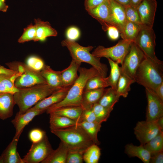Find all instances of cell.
<instances>
[{
  "label": "cell",
  "mask_w": 163,
  "mask_h": 163,
  "mask_svg": "<svg viewBox=\"0 0 163 163\" xmlns=\"http://www.w3.org/2000/svg\"><path fill=\"white\" fill-rule=\"evenodd\" d=\"M109 2L110 24L116 27L120 33L127 21L124 7L113 0H109Z\"/></svg>",
  "instance_id": "cell-14"
},
{
  "label": "cell",
  "mask_w": 163,
  "mask_h": 163,
  "mask_svg": "<svg viewBox=\"0 0 163 163\" xmlns=\"http://www.w3.org/2000/svg\"><path fill=\"white\" fill-rule=\"evenodd\" d=\"M20 75L17 72L12 75H4L0 76V93H9L14 94L18 90L15 85L14 82Z\"/></svg>",
  "instance_id": "cell-28"
},
{
  "label": "cell",
  "mask_w": 163,
  "mask_h": 163,
  "mask_svg": "<svg viewBox=\"0 0 163 163\" xmlns=\"http://www.w3.org/2000/svg\"><path fill=\"white\" fill-rule=\"evenodd\" d=\"M19 137L14 136L11 142L0 156V163H23L17 149Z\"/></svg>",
  "instance_id": "cell-18"
},
{
  "label": "cell",
  "mask_w": 163,
  "mask_h": 163,
  "mask_svg": "<svg viewBox=\"0 0 163 163\" xmlns=\"http://www.w3.org/2000/svg\"><path fill=\"white\" fill-rule=\"evenodd\" d=\"M141 25L127 21L120 33L122 39L134 42L141 28Z\"/></svg>",
  "instance_id": "cell-30"
},
{
  "label": "cell",
  "mask_w": 163,
  "mask_h": 163,
  "mask_svg": "<svg viewBox=\"0 0 163 163\" xmlns=\"http://www.w3.org/2000/svg\"><path fill=\"white\" fill-rule=\"evenodd\" d=\"M50 130L63 129L78 124L77 121L65 117L55 114L52 113L50 114Z\"/></svg>",
  "instance_id": "cell-25"
},
{
  "label": "cell",
  "mask_w": 163,
  "mask_h": 163,
  "mask_svg": "<svg viewBox=\"0 0 163 163\" xmlns=\"http://www.w3.org/2000/svg\"><path fill=\"white\" fill-rule=\"evenodd\" d=\"M78 72L79 75L65 98L60 102L48 108L46 110L47 114L53 110L62 107L81 106L82 95L87 81L92 77L100 75L93 67L88 69L80 67Z\"/></svg>",
  "instance_id": "cell-1"
},
{
  "label": "cell",
  "mask_w": 163,
  "mask_h": 163,
  "mask_svg": "<svg viewBox=\"0 0 163 163\" xmlns=\"http://www.w3.org/2000/svg\"><path fill=\"white\" fill-rule=\"evenodd\" d=\"M82 122H98L92 107L83 109L79 123Z\"/></svg>",
  "instance_id": "cell-41"
},
{
  "label": "cell",
  "mask_w": 163,
  "mask_h": 163,
  "mask_svg": "<svg viewBox=\"0 0 163 163\" xmlns=\"http://www.w3.org/2000/svg\"><path fill=\"white\" fill-rule=\"evenodd\" d=\"M110 66V70L109 75L107 77L110 86L116 91L118 82L120 75L121 67L118 64L110 58H107Z\"/></svg>",
  "instance_id": "cell-34"
},
{
  "label": "cell",
  "mask_w": 163,
  "mask_h": 163,
  "mask_svg": "<svg viewBox=\"0 0 163 163\" xmlns=\"http://www.w3.org/2000/svg\"><path fill=\"white\" fill-rule=\"evenodd\" d=\"M45 111L42 110L28 109L25 113L22 114L18 112L11 123L15 129V136L20 137L25 127L27 126L34 118Z\"/></svg>",
  "instance_id": "cell-16"
},
{
  "label": "cell",
  "mask_w": 163,
  "mask_h": 163,
  "mask_svg": "<svg viewBox=\"0 0 163 163\" xmlns=\"http://www.w3.org/2000/svg\"><path fill=\"white\" fill-rule=\"evenodd\" d=\"M162 66L145 56L136 71L135 82L155 91L163 82Z\"/></svg>",
  "instance_id": "cell-4"
},
{
  "label": "cell",
  "mask_w": 163,
  "mask_h": 163,
  "mask_svg": "<svg viewBox=\"0 0 163 163\" xmlns=\"http://www.w3.org/2000/svg\"><path fill=\"white\" fill-rule=\"evenodd\" d=\"M135 80L123 72L121 69L120 75L118 82L116 92L119 97H126L131 90V84Z\"/></svg>",
  "instance_id": "cell-29"
},
{
  "label": "cell",
  "mask_w": 163,
  "mask_h": 163,
  "mask_svg": "<svg viewBox=\"0 0 163 163\" xmlns=\"http://www.w3.org/2000/svg\"><path fill=\"white\" fill-rule=\"evenodd\" d=\"M81 63L73 59L69 66L61 71V75L63 87H71L78 77L77 72Z\"/></svg>",
  "instance_id": "cell-20"
},
{
  "label": "cell",
  "mask_w": 163,
  "mask_h": 163,
  "mask_svg": "<svg viewBox=\"0 0 163 163\" xmlns=\"http://www.w3.org/2000/svg\"><path fill=\"white\" fill-rule=\"evenodd\" d=\"M147 101L146 120L154 121L163 116V101L153 90L145 88Z\"/></svg>",
  "instance_id": "cell-12"
},
{
  "label": "cell",
  "mask_w": 163,
  "mask_h": 163,
  "mask_svg": "<svg viewBox=\"0 0 163 163\" xmlns=\"http://www.w3.org/2000/svg\"><path fill=\"white\" fill-rule=\"evenodd\" d=\"M15 104L13 94L0 93V119L5 120L11 117Z\"/></svg>",
  "instance_id": "cell-19"
},
{
  "label": "cell",
  "mask_w": 163,
  "mask_h": 163,
  "mask_svg": "<svg viewBox=\"0 0 163 163\" xmlns=\"http://www.w3.org/2000/svg\"><path fill=\"white\" fill-rule=\"evenodd\" d=\"M67 39L72 41H75L80 36L79 29L75 26H72L68 28L66 32Z\"/></svg>",
  "instance_id": "cell-44"
},
{
  "label": "cell",
  "mask_w": 163,
  "mask_h": 163,
  "mask_svg": "<svg viewBox=\"0 0 163 163\" xmlns=\"http://www.w3.org/2000/svg\"><path fill=\"white\" fill-rule=\"evenodd\" d=\"M83 153L77 151L69 150L66 163H82Z\"/></svg>",
  "instance_id": "cell-42"
},
{
  "label": "cell",
  "mask_w": 163,
  "mask_h": 163,
  "mask_svg": "<svg viewBox=\"0 0 163 163\" xmlns=\"http://www.w3.org/2000/svg\"><path fill=\"white\" fill-rule=\"evenodd\" d=\"M157 123L162 131H163V116L162 117L156 120Z\"/></svg>",
  "instance_id": "cell-53"
},
{
  "label": "cell",
  "mask_w": 163,
  "mask_h": 163,
  "mask_svg": "<svg viewBox=\"0 0 163 163\" xmlns=\"http://www.w3.org/2000/svg\"><path fill=\"white\" fill-rule=\"evenodd\" d=\"M109 0H85L84 5L85 10L94 8L102 3Z\"/></svg>",
  "instance_id": "cell-46"
},
{
  "label": "cell",
  "mask_w": 163,
  "mask_h": 163,
  "mask_svg": "<svg viewBox=\"0 0 163 163\" xmlns=\"http://www.w3.org/2000/svg\"><path fill=\"white\" fill-rule=\"evenodd\" d=\"M53 150L46 134L40 141L32 143L29 151L22 158L23 163H41Z\"/></svg>",
  "instance_id": "cell-10"
},
{
  "label": "cell",
  "mask_w": 163,
  "mask_h": 163,
  "mask_svg": "<svg viewBox=\"0 0 163 163\" xmlns=\"http://www.w3.org/2000/svg\"><path fill=\"white\" fill-rule=\"evenodd\" d=\"M105 88L94 89L84 91L81 106L83 109L91 108L98 102L106 91Z\"/></svg>",
  "instance_id": "cell-23"
},
{
  "label": "cell",
  "mask_w": 163,
  "mask_h": 163,
  "mask_svg": "<svg viewBox=\"0 0 163 163\" xmlns=\"http://www.w3.org/2000/svg\"><path fill=\"white\" fill-rule=\"evenodd\" d=\"M36 34V25L31 24L24 29L23 34L18 39V42L19 43H22L34 40L35 38Z\"/></svg>",
  "instance_id": "cell-38"
},
{
  "label": "cell",
  "mask_w": 163,
  "mask_h": 163,
  "mask_svg": "<svg viewBox=\"0 0 163 163\" xmlns=\"http://www.w3.org/2000/svg\"><path fill=\"white\" fill-rule=\"evenodd\" d=\"M110 86L107 77H103L100 75L89 78L86 84L84 91L105 88Z\"/></svg>",
  "instance_id": "cell-33"
},
{
  "label": "cell",
  "mask_w": 163,
  "mask_h": 163,
  "mask_svg": "<svg viewBox=\"0 0 163 163\" xmlns=\"http://www.w3.org/2000/svg\"><path fill=\"white\" fill-rule=\"evenodd\" d=\"M105 31H107L109 38L111 40H115L119 37L120 32L115 26L109 24L107 27Z\"/></svg>",
  "instance_id": "cell-45"
},
{
  "label": "cell",
  "mask_w": 163,
  "mask_h": 163,
  "mask_svg": "<svg viewBox=\"0 0 163 163\" xmlns=\"http://www.w3.org/2000/svg\"><path fill=\"white\" fill-rule=\"evenodd\" d=\"M46 135V132L40 129L35 128L30 131L29 137L33 143H35L41 141Z\"/></svg>",
  "instance_id": "cell-43"
},
{
  "label": "cell",
  "mask_w": 163,
  "mask_h": 163,
  "mask_svg": "<svg viewBox=\"0 0 163 163\" xmlns=\"http://www.w3.org/2000/svg\"><path fill=\"white\" fill-rule=\"evenodd\" d=\"M8 7V5L5 3V0H0V11L6 12Z\"/></svg>",
  "instance_id": "cell-50"
},
{
  "label": "cell",
  "mask_w": 163,
  "mask_h": 163,
  "mask_svg": "<svg viewBox=\"0 0 163 163\" xmlns=\"http://www.w3.org/2000/svg\"><path fill=\"white\" fill-rule=\"evenodd\" d=\"M36 28V34L34 41H43L49 37H55L58 34L57 31L53 28L48 21H44L38 18L34 19Z\"/></svg>",
  "instance_id": "cell-21"
},
{
  "label": "cell",
  "mask_w": 163,
  "mask_h": 163,
  "mask_svg": "<svg viewBox=\"0 0 163 163\" xmlns=\"http://www.w3.org/2000/svg\"><path fill=\"white\" fill-rule=\"evenodd\" d=\"M124 7L127 21L142 25L140 18L136 8L130 5Z\"/></svg>",
  "instance_id": "cell-39"
},
{
  "label": "cell",
  "mask_w": 163,
  "mask_h": 163,
  "mask_svg": "<svg viewBox=\"0 0 163 163\" xmlns=\"http://www.w3.org/2000/svg\"><path fill=\"white\" fill-rule=\"evenodd\" d=\"M17 72L11 69H8L0 65V76L4 75H12Z\"/></svg>",
  "instance_id": "cell-48"
},
{
  "label": "cell",
  "mask_w": 163,
  "mask_h": 163,
  "mask_svg": "<svg viewBox=\"0 0 163 163\" xmlns=\"http://www.w3.org/2000/svg\"><path fill=\"white\" fill-rule=\"evenodd\" d=\"M123 6H125L129 5L130 0H113Z\"/></svg>",
  "instance_id": "cell-51"
},
{
  "label": "cell",
  "mask_w": 163,
  "mask_h": 163,
  "mask_svg": "<svg viewBox=\"0 0 163 163\" xmlns=\"http://www.w3.org/2000/svg\"><path fill=\"white\" fill-rule=\"evenodd\" d=\"M132 42L131 41L122 39L115 45L110 47L106 48L99 46L92 54L96 57L110 58L121 65Z\"/></svg>",
  "instance_id": "cell-8"
},
{
  "label": "cell",
  "mask_w": 163,
  "mask_h": 163,
  "mask_svg": "<svg viewBox=\"0 0 163 163\" xmlns=\"http://www.w3.org/2000/svg\"><path fill=\"white\" fill-rule=\"evenodd\" d=\"M142 0H130L129 5L132 7L136 8Z\"/></svg>",
  "instance_id": "cell-52"
},
{
  "label": "cell",
  "mask_w": 163,
  "mask_h": 163,
  "mask_svg": "<svg viewBox=\"0 0 163 163\" xmlns=\"http://www.w3.org/2000/svg\"><path fill=\"white\" fill-rule=\"evenodd\" d=\"M26 64L31 69L37 71H40L45 65L41 59L34 56H30L27 58Z\"/></svg>",
  "instance_id": "cell-40"
},
{
  "label": "cell",
  "mask_w": 163,
  "mask_h": 163,
  "mask_svg": "<svg viewBox=\"0 0 163 163\" xmlns=\"http://www.w3.org/2000/svg\"><path fill=\"white\" fill-rule=\"evenodd\" d=\"M59 89L47 84H40L29 87L18 88V91L14 94L16 104L19 108L18 113L20 114L25 113L38 102Z\"/></svg>",
  "instance_id": "cell-2"
},
{
  "label": "cell",
  "mask_w": 163,
  "mask_h": 163,
  "mask_svg": "<svg viewBox=\"0 0 163 163\" xmlns=\"http://www.w3.org/2000/svg\"><path fill=\"white\" fill-rule=\"evenodd\" d=\"M157 6L156 0H142L137 6L142 25L153 28Z\"/></svg>",
  "instance_id": "cell-13"
},
{
  "label": "cell",
  "mask_w": 163,
  "mask_h": 163,
  "mask_svg": "<svg viewBox=\"0 0 163 163\" xmlns=\"http://www.w3.org/2000/svg\"><path fill=\"white\" fill-rule=\"evenodd\" d=\"M101 124L98 122H82L78 123L89 136L94 144L98 145L100 144L98 139L97 134L100 130Z\"/></svg>",
  "instance_id": "cell-31"
},
{
  "label": "cell",
  "mask_w": 163,
  "mask_h": 163,
  "mask_svg": "<svg viewBox=\"0 0 163 163\" xmlns=\"http://www.w3.org/2000/svg\"><path fill=\"white\" fill-rule=\"evenodd\" d=\"M68 151L67 147L61 141L58 148L53 149L41 163H66Z\"/></svg>",
  "instance_id": "cell-26"
},
{
  "label": "cell",
  "mask_w": 163,
  "mask_h": 163,
  "mask_svg": "<svg viewBox=\"0 0 163 163\" xmlns=\"http://www.w3.org/2000/svg\"><path fill=\"white\" fill-rule=\"evenodd\" d=\"M125 152L129 157H137L144 163H149L150 153L143 145L136 146L128 144L125 146Z\"/></svg>",
  "instance_id": "cell-24"
},
{
  "label": "cell",
  "mask_w": 163,
  "mask_h": 163,
  "mask_svg": "<svg viewBox=\"0 0 163 163\" xmlns=\"http://www.w3.org/2000/svg\"><path fill=\"white\" fill-rule=\"evenodd\" d=\"M154 91L159 98L163 101V82L159 85Z\"/></svg>",
  "instance_id": "cell-49"
},
{
  "label": "cell",
  "mask_w": 163,
  "mask_h": 163,
  "mask_svg": "<svg viewBox=\"0 0 163 163\" xmlns=\"http://www.w3.org/2000/svg\"><path fill=\"white\" fill-rule=\"evenodd\" d=\"M10 69L19 72L14 82L17 88L31 87L40 84H47L40 71L34 70L24 63L20 62L8 63Z\"/></svg>",
  "instance_id": "cell-6"
},
{
  "label": "cell",
  "mask_w": 163,
  "mask_h": 163,
  "mask_svg": "<svg viewBox=\"0 0 163 163\" xmlns=\"http://www.w3.org/2000/svg\"><path fill=\"white\" fill-rule=\"evenodd\" d=\"M71 87H63L56 91L38 102L29 109L46 111L50 106L62 101L65 97Z\"/></svg>",
  "instance_id": "cell-15"
},
{
  "label": "cell",
  "mask_w": 163,
  "mask_h": 163,
  "mask_svg": "<svg viewBox=\"0 0 163 163\" xmlns=\"http://www.w3.org/2000/svg\"><path fill=\"white\" fill-rule=\"evenodd\" d=\"M149 163H163V151L151 154Z\"/></svg>",
  "instance_id": "cell-47"
},
{
  "label": "cell",
  "mask_w": 163,
  "mask_h": 163,
  "mask_svg": "<svg viewBox=\"0 0 163 163\" xmlns=\"http://www.w3.org/2000/svg\"><path fill=\"white\" fill-rule=\"evenodd\" d=\"M83 109L81 106L64 107L53 110L49 114L52 113L56 115L65 117L80 122V119Z\"/></svg>",
  "instance_id": "cell-27"
},
{
  "label": "cell",
  "mask_w": 163,
  "mask_h": 163,
  "mask_svg": "<svg viewBox=\"0 0 163 163\" xmlns=\"http://www.w3.org/2000/svg\"><path fill=\"white\" fill-rule=\"evenodd\" d=\"M156 36L153 28L141 25L139 31L133 42L142 50L145 55L157 63L163 62L156 56L155 52Z\"/></svg>",
  "instance_id": "cell-7"
},
{
  "label": "cell",
  "mask_w": 163,
  "mask_h": 163,
  "mask_svg": "<svg viewBox=\"0 0 163 163\" xmlns=\"http://www.w3.org/2000/svg\"><path fill=\"white\" fill-rule=\"evenodd\" d=\"M143 145L150 154L163 151V131H160L155 136Z\"/></svg>",
  "instance_id": "cell-35"
},
{
  "label": "cell",
  "mask_w": 163,
  "mask_h": 163,
  "mask_svg": "<svg viewBox=\"0 0 163 163\" xmlns=\"http://www.w3.org/2000/svg\"><path fill=\"white\" fill-rule=\"evenodd\" d=\"M92 108L97 122L101 124L107 121L113 109L104 107L97 103L93 105Z\"/></svg>",
  "instance_id": "cell-37"
},
{
  "label": "cell",
  "mask_w": 163,
  "mask_h": 163,
  "mask_svg": "<svg viewBox=\"0 0 163 163\" xmlns=\"http://www.w3.org/2000/svg\"><path fill=\"white\" fill-rule=\"evenodd\" d=\"M145 56L139 46L132 42L121 65V70L134 80L137 70Z\"/></svg>",
  "instance_id": "cell-9"
},
{
  "label": "cell",
  "mask_w": 163,
  "mask_h": 163,
  "mask_svg": "<svg viewBox=\"0 0 163 163\" xmlns=\"http://www.w3.org/2000/svg\"><path fill=\"white\" fill-rule=\"evenodd\" d=\"M61 43L62 46L67 48L72 59L81 63L83 62L89 64L97 71L101 76L106 77L108 70L107 67L101 62V58L95 57L90 53L93 48V46H83L75 41L67 39L63 40Z\"/></svg>",
  "instance_id": "cell-5"
},
{
  "label": "cell",
  "mask_w": 163,
  "mask_h": 163,
  "mask_svg": "<svg viewBox=\"0 0 163 163\" xmlns=\"http://www.w3.org/2000/svg\"><path fill=\"white\" fill-rule=\"evenodd\" d=\"M134 130L137 139L140 144L143 145L150 140L160 131L161 130L158 125L156 120L138 121Z\"/></svg>",
  "instance_id": "cell-11"
},
{
  "label": "cell",
  "mask_w": 163,
  "mask_h": 163,
  "mask_svg": "<svg viewBox=\"0 0 163 163\" xmlns=\"http://www.w3.org/2000/svg\"><path fill=\"white\" fill-rule=\"evenodd\" d=\"M119 97L117 95L116 91L110 87L107 89L97 103L102 106L109 108H113L118 102Z\"/></svg>",
  "instance_id": "cell-32"
},
{
  "label": "cell",
  "mask_w": 163,
  "mask_h": 163,
  "mask_svg": "<svg viewBox=\"0 0 163 163\" xmlns=\"http://www.w3.org/2000/svg\"><path fill=\"white\" fill-rule=\"evenodd\" d=\"M86 11L90 15L97 20L101 24L102 28L107 24H110V8L109 0Z\"/></svg>",
  "instance_id": "cell-17"
},
{
  "label": "cell",
  "mask_w": 163,
  "mask_h": 163,
  "mask_svg": "<svg viewBox=\"0 0 163 163\" xmlns=\"http://www.w3.org/2000/svg\"><path fill=\"white\" fill-rule=\"evenodd\" d=\"M40 72L48 85L57 88L63 87L61 71L54 70L50 66L45 65L43 69Z\"/></svg>",
  "instance_id": "cell-22"
},
{
  "label": "cell",
  "mask_w": 163,
  "mask_h": 163,
  "mask_svg": "<svg viewBox=\"0 0 163 163\" xmlns=\"http://www.w3.org/2000/svg\"><path fill=\"white\" fill-rule=\"evenodd\" d=\"M101 155L100 149L98 145L94 144L83 152V161L86 163H97Z\"/></svg>",
  "instance_id": "cell-36"
},
{
  "label": "cell",
  "mask_w": 163,
  "mask_h": 163,
  "mask_svg": "<svg viewBox=\"0 0 163 163\" xmlns=\"http://www.w3.org/2000/svg\"><path fill=\"white\" fill-rule=\"evenodd\" d=\"M50 131L66 145L69 151L83 153L88 147L94 144L85 131L78 124L67 128Z\"/></svg>",
  "instance_id": "cell-3"
}]
</instances>
